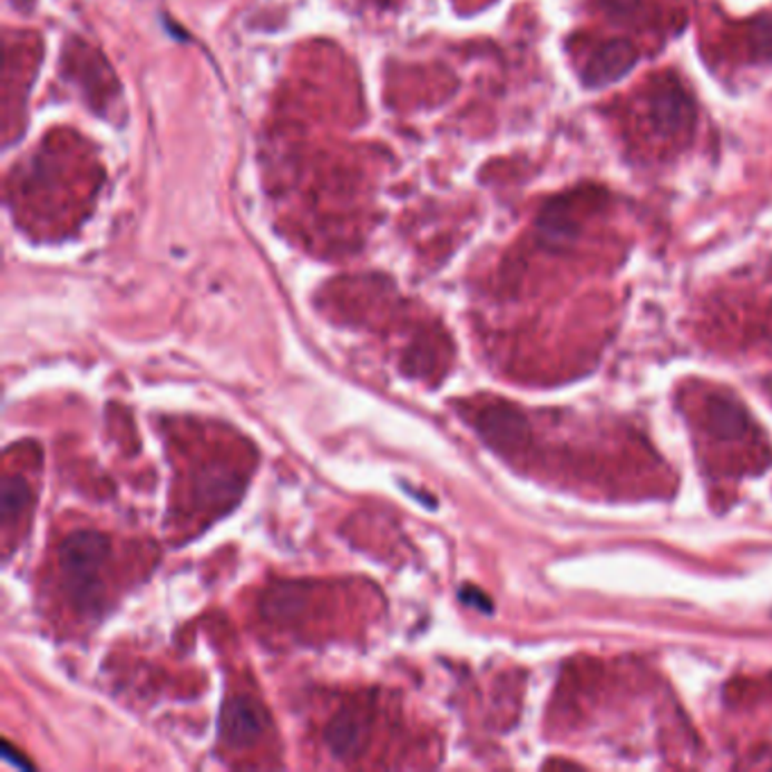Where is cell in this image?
<instances>
[{
    "label": "cell",
    "instance_id": "6da1fadb",
    "mask_svg": "<svg viewBox=\"0 0 772 772\" xmlns=\"http://www.w3.org/2000/svg\"><path fill=\"white\" fill-rule=\"evenodd\" d=\"M109 555V541L89 530L70 535L59 546V569L68 592L80 603H87L96 596L98 576Z\"/></svg>",
    "mask_w": 772,
    "mask_h": 772
},
{
    "label": "cell",
    "instance_id": "7a4b0ae2",
    "mask_svg": "<svg viewBox=\"0 0 772 772\" xmlns=\"http://www.w3.org/2000/svg\"><path fill=\"white\" fill-rule=\"evenodd\" d=\"M223 736L234 745L252 743L265 730V714L250 697H234L223 710Z\"/></svg>",
    "mask_w": 772,
    "mask_h": 772
},
{
    "label": "cell",
    "instance_id": "3957f363",
    "mask_svg": "<svg viewBox=\"0 0 772 772\" xmlns=\"http://www.w3.org/2000/svg\"><path fill=\"white\" fill-rule=\"evenodd\" d=\"M648 120L662 136H673L691 125V102L677 89H662L653 94L646 102Z\"/></svg>",
    "mask_w": 772,
    "mask_h": 772
},
{
    "label": "cell",
    "instance_id": "277c9868",
    "mask_svg": "<svg viewBox=\"0 0 772 772\" xmlns=\"http://www.w3.org/2000/svg\"><path fill=\"white\" fill-rule=\"evenodd\" d=\"M365 736H368V727L361 721V716L354 712H344L329 723L324 732V743L335 759H344V756H354L363 750Z\"/></svg>",
    "mask_w": 772,
    "mask_h": 772
},
{
    "label": "cell",
    "instance_id": "5b68a950",
    "mask_svg": "<svg viewBox=\"0 0 772 772\" xmlns=\"http://www.w3.org/2000/svg\"><path fill=\"white\" fill-rule=\"evenodd\" d=\"M632 63H635V52H632L625 43H609L592 57L587 68V80L594 87L614 82L616 78L625 74V70H629Z\"/></svg>",
    "mask_w": 772,
    "mask_h": 772
},
{
    "label": "cell",
    "instance_id": "8992f818",
    "mask_svg": "<svg viewBox=\"0 0 772 772\" xmlns=\"http://www.w3.org/2000/svg\"><path fill=\"white\" fill-rule=\"evenodd\" d=\"M480 433L501 449L515 447L524 438V419L512 410H489L480 417Z\"/></svg>",
    "mask_w": 772,
    "mask_h": 772
},
{
    "label": "cell",
    "instance_id": "52a82bcc",
    "mask_svg": "<svg viewBox=\"0 0 772 772\" xmlns=\"http://www.w3.org/2000/svg\"><path fill=\"white\" fill-rule=\"evenodd\" d=\"M304 605V596L297 589H276L267 600V614L276 620L293 618Z\"/></svg>",
    "mask_w": 772,
    "mask_h": 772
},
{
    "label": "cell",
    "instance_id": "ba28073f",
    "mask_svg": "<svg viewBox=\"0 0 772 772\" xmlns=\"http://www.w3.org/2000/svg\"><path fill=\"white\" fill-rule=\"evenodd\" d=\"M30 504V489L21 478H8L3 485V519H14Z\"/></svg>",
    "mask_w": 772,
    "mask_h": 772
}]
</instances>
